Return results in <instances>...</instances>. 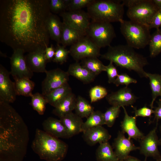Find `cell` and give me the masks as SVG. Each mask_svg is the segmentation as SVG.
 Segmentation results:
<instances>
[{
  "instance_id": "obj_43",
  "label": "cell",
  "mask_w": 161,
  "mask_h": 161,
  "mask_svg": "<svg viewBox=\"0 0 161 161\" xmlns=\"http://www.w3.org/2000/svg\"><path fill=\"white\" fill-rule=\"evenodd\" d=\"M161 27V9H159L154 16L150 22V29L153 28L159 29Z\"/></svg>"
},
{
  "instance_id": "obj_47",
  "label": "cell",
  "mask_w": 161,
  "mask_h": 161,
  "mask_svg": "<svg viewBox=\"0 0 161 161\" xmlns=\"http://www.w3.org/2000/svg\"><path fill=\"white\" fill-rule=\"evenodd\" d=\"M154 3L157 8L161 9V0H152Z\"/></svg>"
},
{
  "instance_id": "obj_27",
  "label": "cell",
  "mask_w": 161,
  "mask_h": 161,
  "mask_svg": "<svg viewBox=\"0 0 161 161\" xmlns=\"http://www.w3.org/2000/svg\"><path fill=\"white\" fill-rule=\"evenodd\" d=\"M95 154L97 161H119L113 148L108 142L99 144Z\"/></svg>"
},
{
  "instance_id": "obj_48",
  "label": "cell",
  "mask_w": 161,
  "mask_h": 161,
  "mask_svg": "<svg viewBox=\"0 0 161 161\" xmlns=\"http://www.w3.org/2000/svg\"><path fill=\"white\" fill-rule=\"evenodd\" d=\"M159 145L161 146V137L160 139H159Z\"/></svg>"
},
{
  "instance_id": "obj_17",
  "label": "cell",
  "mask_w": 161,
  "mask_h": 161,
  "mask_svg": "<svg viewBox=\"0 0 161 161\" xmlns=\"http://www.w3.org/2000/svg\"><path fill=\"white\" fill-rule=\"evenodd\" d=\"M45 49H39L28 53L25 56L27 64L33 73H45L47 62L45 56Z\"/></svg>"
},
{
  "instance_id": "obj_11",
  "label": "cell",
  "mask_w": 161,
  "mask_h": 161,
  "mask_svg": "<svg viewBox=\"0 0 161 161\" xmlns=\"http://www.w3.org/2000/svg\"><path fill=\"white\" fill-rule=\"evenodd\" d=\"M59 14L62 17L63 22L86 34L91 22L87 12L80 10L66 11Z\"/></svg>"
},
{
  "instance_id": "obj_6",
  "label": "cell",
  "mask_w": 161,
  "mask_h": 161,
  "mask_svg": "<svg viewBox=\"0 0 161 161\" xmlns=\"http://www.w3.org/2000/svg\"><path fill=\"white\" fill-rule=\"evenodd\" d=\"M121 32L128 45L135 49L144 48L148 45L151 36L149 27L131 20L120 22Z\"/></svg>"
},
{
  "instance_id": "obj_34",
  "label": "cell",
  "mask_w": 161,
  "mask_h": 161,
  "mask_svg": "<svg viewBox=\"0 0 161 161\" xmlns=\"http://www.w3.org/2000/svg\"><path fill=\"white\" fill-rule=\"evenodd\" d=\"M30 104L33 109L41 115L44 114L48 103L44 95L37 92L33 94L31 96Z\"/></svg>"
},
{
  "instance_id": "obj_38",
  "label": "cell",
  "mask_w": 161,
  "mask_h": 161,
  "mask_svg": "<svg viewBox=\"0 0 161 161\" xmlns=\"http://www.w3.org/2000/svg\"><path fill=\"white\" fill-rule=\"evenodd\" d=\"M49 5L51 12L54 14L67 11L66 0H49Z\"/></svg>"
},
{
  "instance_id": "obj_16",
  "label": "cell",
  "mask_w": 161,
  "mask_h": 161,
  "mask_svg": "<svg viewBox=\"0 0 161 161\" xmlns=\"http://www.w3.org/2000/svg\"><path fill=\"white\" fill-rule=\"evenodd\" d=\"M124 134L119 131L113 143V148L119 161H123L131 151L139 149V146H135L131 139L125 137Z\"/></svg>"
},
{
  "instance_id": "obj_31",
  "label": "cell",
  "mask_w": 161,
  "mask_h": 161,
  "mask_svg": "<svg viewBox=\"0 0 161 161\" xmlns=\"http://www.w3.org/2000/svg\"><path fill=\"white\" fill-rule=\"evenodd\" d=\"M81 64L90 72L97 76L103 71H105L106 66L98 57H92L81 60Z\"/></svg>"
},
{
  "instance_id": "obj_33",
  "label": "cell",
  "mask_w": 161,
  "mask_h": 161,
  "mask_svg": "<svg viewBox=\"0 0 161 161\" xmlns=\"http://www.w3.org/2000/svg\"><path fill=\"white\" fill-rule=\"evenodd\" d=\"M148 45L150 57H155L161 52V29H156L151 35Z\"/></svg>"
},
{
  "instance_id": "obj_42",
  "label": "cell",
  "mask_w": 161,
  "mask_h": 161,
  "mask_svg": "<svg viewBox=\"0 0 161 161\" xmlns=\"http://www.w3.org/2000/svg\"><path fill=\"white\" fill-rule=\"evenodd\" d=\"M134 116L136 117H150L154 112V110L148 108L146 105L138 109L134 108Z\"/></svg>"
},
{
  "instance_id": "obj_5",
  "label": "cell",
  "mask_w": 161,
  "mask_h": 161,
  "mask_svg": "<svg viewBox=\"0 0 161 161\" xmlns=\"http://www.w3.org/2000/svg\"><path fill=\"white\" fill-rule=\"evenodd\" d=\"M119 0H93L87 7L91 21L111 23L123 20L124 5Z\"/></svg>"
},
{
  "instance_id": "obj_21",
  "label": "cell",
  "mask_w": 161,
  "mask_h": 161,
  "mask_svg": "<svg viewBox=\"0 0 161 161\" xmlns=\"http://www.w3.org/2000/svg\"><path fill=\"white\" fill-rule=\"evenodd\" d=\"M67 129L70 137L82 132L83 123L82 118L72 112L60 118Z\"/></svg>"
},
{
  "instance_id": "obj_41",
  "label": "cell",
  "mask_w": 161,
  "mask_h": 161,
  "mask_svg": "<svg viewBox=\"0 0 161 161\" xmlns=\"http://www.w3.org/2000/svg\"><path fill=\"white\" fill-rule=\"evenodd\" d=\"M112 61H110L109 64L106 66L105 71L108 78V83H114L118 74L117 70L114 65Z\"/></svg>"
},
{
  "instance_id": "obj_15",
  "label": "cell",
  "mask_w": 161,
  "mask_h": 161,
  "mask_svg": "<svg viewBox=\"0 0 161 161\" xmlns=\"http://www.w3.org/2000/svg\"><path fill=\"white\" fill-rule=\"evenodd\" d=\"M138 98L131 89L126 86L111 92L106 97L107 101L110 105L120 107L133 104Z\"/></svg>"
},
{
  "instance_id": "obj_2",
  "label": "cell",
  "mask_w": 161,
  "mask_h": 161,
  "mask_svg": "<svg viewBox=\"0 0 161 161\" xmlns=\"http://www.w3.org/2000/svg\"><path fill=\"white\" fill-rule=\"evenodd\" d=\"M29 140L28 127L9 103L0 101V160L22 161Z\"/></svg>"
},
{
  "instance_id": "obj_4",
  "label": "cell",
  "mask_w": 161,
  "mask_h": 161,
  "mask_svg": "<svg viewBox=\"0 0 161 161\" xmlns=\"http://www.w3.org/2000/svg\"><path fill=\"white\" fill-rule=\"evenodd\" d=\"M31 148L41 159L47 161H61L68 148L65 142L38 129L35 131Z\"/></svg>"
},
{
  "instance_id": "obj_9",
  "label": "cell",
  "mask_w": 161,
  "mask_h": 161,
  "mask_svg": "<svg viewBox=\"0 0 161 161\" xmlns=\"http://www.w3.org/2000/svg\"><path fill=\"white\" fill-rule=\"evenodd\" d=\"M100 48L85 35L71 46L70 54L77 62L85 58L100 56Z\"/></svg>"
},
{
  "instance_id": "obj_40",
  "label": "cell",
  "mask_w": 161,
  "mask_h": 161,
  "mask_svg": "<svg viewBox=\"0 0 161 161\" xmlns=\"http://www.w3.org/2000/svg\"><path fill=\"white\" fill-rule=\"evenodd\" d=\"M137 82L136 80L131 78L126 73L118 74L114 84L118 86L120 85L128 86L131 83H136Z\"/></svg>"
},
{
  "instance_id": "obj_32",
  "label": "cell",
  "mask_w": 161,
  "mask_h": 161,
  "mask_svg": "<svg viewBox=\"0 0 161 161\" xmlns=\"http://www.w3.org/2000/svg\"><path fill=\"white\" fill-rule=\"evenodd\" d=\"M105 125L103 113L97 110L94 111L83 122L82 127V132L91 128Z\"/></svg>"
},
{
  "instance_id": "obj_3",
  "label": "cell",
  "mask_w": 161,
  "mask_h": 161,
  "mask_svg": "<svg viewBox=\"0 0 161 161\" xmlns=\"http://www.w3.org/2000/svg\"><path fill=\"white\" fill-rule=\"evenodd\" d=\"M100 56L117 66L135 71L141 78H147V72L144 69L148 64L147 58L127 44L110 46L107 51Z\"/></svg>"
},
{
  "instance_id": "obj_13",
  "label": "cell",
  "mask_w": 161,
  "mask_h": 161,
  "mask_svg": "<svg viewBox=\"0 0 161 161\" xmlns=\"http://www.w3.org/2000/svg\"><path fill=\"white\" fill-rule=\"evenodd\" d=\"M157 123L156 126L139 141L140 154L144 155L145 158L151 157L156 160L161 157L158 148L159 145V139L157 132Z\"/></svg>"
},
{
  "instance_id": "obj_28",
  "label": "cell",
  "mask_w": 161,
  "mask_h": 161,
  "mask_svg": "<svg viewBox=\"0 0 161 161\" xmlns=\"http://www.w3.org/2000/svg\"><path fill=\"white\" fill-rule=\"evenodd\" d=\"M14 80L17 95L31 97L35 86V83L28 78Z\"/></svg>"
},
{
  "instance_id": "obj_45",
  "label": "cell",
  "mask_w": 161,
  "mask_h": 161,
  "mask_svg": "<svg viewBox=\"0 0 161 161\" xmlns=\"http://www.w3.org/2000/svg\"><path fill=\"white\" fill-rule=\"evenodd\" d=\"M158 106L154 110V120H156L157 123L159 120H161V99L157 101Z\"/></svg>"
},
{
  "instance_id": "obj_44",
  "label": "cell",
  "mask_w": 161,
  "mask_h": 161,
  "mask_svg": "<svg viewBox=\"0 0 161 161\" xmlns=\"http://www.w3.org/2000/svg\"><path fill=\"white\" fill-rule=\"evenodd\" d=\"M45 52V57L47 62L52 61L55 53V48L53 45L51 44L49 47H46Z\"/></svg>"
},
{
  "instance_id": "obj_36",
  "label": "cell",
  "mask_w": 161,
  "mask_h": 161,
  "mask_svg": "<svg viewBox=\"0 0 161 161\" xmlns=\"http://www.w3.org/2000/svg\"><path fill=\"white\" fill-rule=\"evenodd\" d=\"M90 102H95L103 98L107 95L108 91L104 87L100 85L92 87L89 91Z\"/></svg>"
},
{
  "instance_id": "obj_14",
  "label": "cell",
  "mask_w": 161,
  "mask_h": 161,
  "mask_svg": "<svg viewBox=\"0 0 161 161\" xmlns=\"http://www.w3.org/2000/svg\"><path fill=\"white\" fill-rule=\"evenodd\" d=\"M10 72L0 64V101L13 103L17 95L15 82L10 79Z\"/></svg>"
},
{
  "instance_id": "obj_39",
  "label": "cell",
  "mask_w": 161,
  "mask_h": 161,
  "mask_svg": "<svg viewBox=\"0 0 161 161\" xmlns=\"http://www.w3.org/2000/svg\"><path fill=\"white\" fill-rule=\"evenodd\" d=\"M93 0H66L67 11L82 10L87 7Z\"/></svg>"
},
{
  "instance_id": "obj_37",
  "label": "cell",
  "mask_w": 161,
  "mask_h": 161,
  "mask_svg": "<svg viewBox=\"0 0 161 161\" xmlns=\"http://www.w3.org/2000/svg\"><path fill=\"white\" fill-rule=\"evenodd\" d=\"M69 54H70L69 50L66 49L63 46L57 44L52 61L60 64H63L67 61Z\"/></svg>"
},
{
  "instance_id": "obj_30",
  "label": "cell",
  "mask_w": 161,
  "mask_h": 161,
  "mask_svg": "<svg viewBox=\"0 0 161 161\" xmlns=\"http://www.w3.org/2000/svg\"><path fill=\"white\" fill-rule=\"evenodd\" d=\"M147 76L149 80L152 92V100L150 106L153 109L154 102L156 98L159 96L161 97V75L147 72Z\"/></svg>"
},
{
  "instance_id": "obj_12",
  "label": "cell",
  "mask_w": 161,
  "mask_h": 161,
  "mask_svg": "<svg viewBox=\"0 0 161 161\" xmlns=\"http://www.w3.org/2000/svg\"><path fill=\"white\" fill-rule=\"evenodd\" d=\"M24 53L21 49L14 50L10 58L11 70L10 72L14 79L23 78L30 79L33 75V73L27 64Z\"/></svg>"
},
{
  "instance_id": "obj_20",
  "label": "cell",
  "mask_w": 161,
  "mask_h": 161,
  "mask_svg": "<svg viewBox=\"0 0 161 161\" xmlns=\"http://www.w3.org/2000/svg\"><path fill=\"white\" fill-rule=\"evenodd\" d=\"M124 114L123 120L121 122V131L126 133L129 139H133L139 141L145 135L139 129L136 124V117L129 116L124 107H122Z\"/></svg>"
},
{
  "instance_id": "obj_46",
  "label": "cell",
  "mask_w": 161,
  "mask_h": 161,
  "mask_svg": "<svg viewBox=\"0 0 161 161\" xmlns=\"http://www.w3.org/2000/svg\"><path fill=\"white\" fill-rule=\"evenodd\" d=\"M123 161H142L137 158L129 155ZM143 161H147V158H145Z\"/></svg>"
},
{
  "instance_id": "obj_24",
  "label": "cell",
  "mask_w": 161,
  "mask_h": 161,
  "mask_svg": "<svg viewBox=\"0 0 161 161\" xmlns=\"http://www.w3.org/2000/svg\"><path fill=\"white\" fill-rule=\"evenodd\" d=\"M86 34L72 27L63 22L61 44L66 47L71 46Z\"/></svg>"
},
{
  "instance_id": "obj_8",
  "label": "cell",
  "mask_w": 161,
  "mask_h": 161,
  "mask_svg": "<svg viewBox=\"0 0 161 161\" xmlns=\"http://www.w3.org/2000/svg\"><path fill=\"white\" fill-rule=\"evenodd\" d=\"M86 35L100 49L110 46L116 36L114 28L111 23L91 21Z\"/></svg>"
},
{
  "instance_id": "obj_1",
  "label": "cell",
  "mask_w": 161,
  "mask_h": 161,
  "mask_svg": "<svg viewBox=\"0 0 161 161\" xmlns=\"http://www.w3.org/2000/svg\"><path fill=\"white\" fill-rule=\"evenodd\" d=\"M49 0H0V40L29 53L49 46Z\"/></svg>"
},
{
  "instance_id": "obj_29",
  "label": "cell",
  "mask_w": 161,
  "mask_h": 161,
  "mask_svg": "<svg viewBox=\"0 0 161 161\" xmlns=\"http://www.w3.org/2000/svg\"><path fill=\"white\" fill-rule=\"evenodd\" d=\"M94 108L84 98L79 95L76 97L74 110L75 113L81 118H86L94 111Z\"/></svg>"
},
{
  "instance_id": "obj_23",
  "label": "cell",
  "mask_w": 161,
  "mask_h": 161,
  "mask_svg": "<svg viewBox=\"0 0 161 161\" xmlns=\"http://www.w3.org/2000/svg\"><path fill=\"white\" fill-rule=\"evenodd\" d=\"M62 26L63 22L59 17L51 13L47 19V27L50 38L57 44H61Z\"/></svg>"
},
{
  "instance_id": "obj_7",
  "label": "cell",
  "mask_w": 161,
  "mask_h": 161,
  "mask_svg": "<svg viewBox=\"0 0 161 161\" xmlns=\"http://www.w3.org/2000/svg\"><path fill=\"white\" fill-rule=\"evenodd\" d=\"M128 7L127 16L130 20L149 27L151 21L159 10L152 0H125L122 1Z\"/></svg>"
},
{
  "instance_id": "obj_35",
  "label": "cell",
  "mask_w": 161,
  "mask_h": 161,
  "mask_svg": "<svg viewBox=\"0 0 161 161\" xmlns=\"http://www.w3.org/2000/svg\"><path fill=\"white\" fill-rule=\"evenodd\" d=\"M120 107L117 106H112L103 113L105 124L109 127H112L120 113Z\"/></svg>"
},
{
  "instance_id": "obj_10",
  "label": "cell",
  "mask_w": 161,
  "mask_h": 161,
  "mask_svg": "<svg viewBox=\"0 0 161 161\" xmlns=\"http://www.w3.org/2000/svg\"><path fill=\"white\" fill-rule=\"evenodd\" d=\"M41 83L42 94L45 96L54 89L68 83L69 75L60 68L47 70Z\"/></svg>"
},
{
  "instance_id": "obj_19",
  "label": "cell",
  "mask_w": 161,
  "mask_h": 161,
  "mask_svg": "<svg viewBox=\"0 0 161 161\" xmlns=\"http://www.w3.org/2000/svg\"><path fill=\"white\" fill-rule=\"evenodd\" d=\"M42 125L44 131L55 137L59 139L70 138L67 129L60 119L49 117L44 120Z\"/></svg>"
},
{
  "instance_id": "obj_25",
  "label": "cell",
  "mask_w": 161,
  "mask_h": 161,
  "mask_svg": "<svg viewBox=\"0 0 161 161\" xmlns=\"http://www.w3.org/2000/svg\"><path fill=\"white\" fill-rule=\"evenodd\" d=\"M72 92L71 88L67 83L44 96L48 103L55 108Z\"/></svg>"
},
{
  "instance_id": "obj_26",
  "label": "cell",
  "mask_w": 161,
  "mask_h": 161,
  "mask_svg": "<svg viewBox=\"0 0 161 161\" xmlns=\"http://www.w3.org/2000/svg\"><path fill=\"white\" fill-rule=\"evenodd\" d=\"M76 97L72 92L62 100L52 110V113L59 118L74 110Z\"/></svg>"
},
{
  "instance_id": "obj_22",
  "label": "cell",
  "mask_w": 161,
  "mask_h": 161,
  "mask_svg": "<svg viewBox=\"0 0 161 161\" xmlns=\"http://www.w3.org/2000/svg\"><path fill=\"white\" fill-rule=\"evenodd\" d=\"M67 72L69 75L75 77L85 84L93 82L96 76L77 61L69 65Z\"/></svg>"
},
{
  "instance_id": "obj_18",
  "label": "cell",
  "mask_w": 161,
  "mask_h": 161,
  "mask_svg": "<svg viewBox=\"0 0 161 161\" xmlns=\"http://www.w3.org/2000/svg\"><path fill=\"white\" fill-rule=\"evenodd\" d=\"M83 137L87 144L92 146L98 143L108 142L111 135L105 128L102 126H99L83 132Z\"/></svg>"
},
{
  "instance_id": "obj_49",
  "label": "cell",
  "mask_w": 161,
  "mask_h": 161,
  "mask_svg": "<svg viewBox=\"0 0 161 161\" xmlns=\"http://www.w3.org/2000/svg\"><path fill=\"white\" fill-rule=\"evenodd\" d=\"M155 161H161V157L158 159L155 160Z\"/></svg>"
}]
</instances>
